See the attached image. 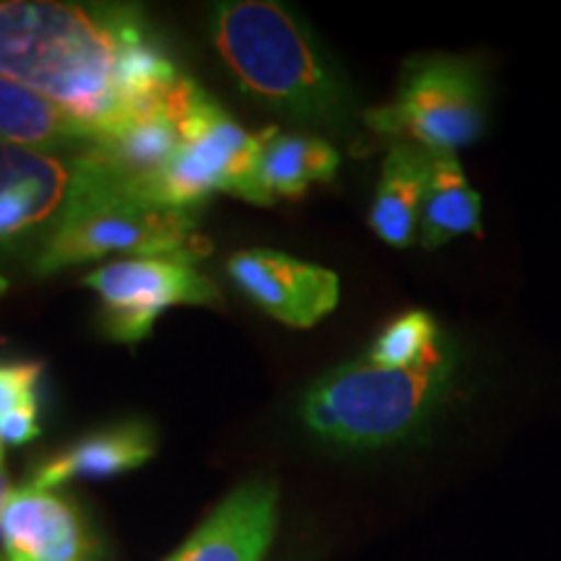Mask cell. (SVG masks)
Returning <instances> with one entry per match:
<instances>
[{
  "label": "cell",
  "mask_w": 561,
  "mask_h": 561,
  "mask_svg": "<svg viewBox=\"0 0 561 561\" xmlns=\"http://www.w3.org/2000/svg\"><path fill=\"white\" fill-rule=\"evenodd\" d=\"M0 138L45 151H87L102 144L94 125L5 76H0Z\"/></svg>",
  "instance_id": "13"
},
{
  "label": "cell",
  "mask_w": 561,
  "mask_h": 561,
  "mask_svg": "<svg viewBox=\"0 0 561 561\" xmlns=\"http://www.w3.org/2000/svg\"><path fill=\"white\" fill-rule=\"evenodd\" d=\"M198 255L201 237L193 210L159 206L123 185L73 210L30 265L34 276L47 278L107 257H172L193 263Z\"/></svg>",
  "instance_id": "5"
},
{
  "label": "cell",
  "mask_w": 561,
  "mask_h": 561,
  "mask_svg": "<svg viewBox=\"0 0 561 561\" xmlns=\"http://www.w3.org/2000/svg\"><path fill=\"white\" fill-rule=\"evenodd\" d=\"M278 525V486L252 479L237 486L170 561H263Z\"/></svg>",
  "instance_id": "11"
},
{
  "label": "cell",
  "mask_w": 561,
  "mask_h": 561,
  "mask_svg": "<svg viewBox=\"0 0 561 561\" xmlns=\"http://www.w3.org/2000/svg\"><path fill=\"white\" fill-rule=\"evenodd\" d=\"M447 339L439 333L437 322L430 312L413 310L390 322L377 335L364 359L388 369L416 367L437 351Z\"/></svg>",
  "instance_id": "17"
},
{
  "label": "cell",
  "mask_w": 561,
  "mask_h": 561,
  "mask_svg": "<svg viewBox=\"0 0 561 561\" xmlns=\"http://www.w3.org/2000/svg\"><path fill=\"white\" fill-rule=\"evenodd\" d=\"M0 561H5V559H3V557H0Z\"/></svg>",
  "instance_id": "23"
},
{
  "label": "cell",
  "mask_w": 561,
  "mask_h": 561,
  "mask_svg": "<svg viewBox=\"0 0 561 561\" xmlns=\"http://www.w3.org/2000/svg\"><path fill=\"white\" fill-rule=\"evenodd\" d=\"M123 185L100 146L45 151L0 138V255L32 261L73 210Z\"/></svg>",
  "instance_id": "4"
},
{
  "label": "cell",
  "mask_w": 561,
  "mask_h": 561,
  "mask_svg": "<svg viewBox=\"0 0 561 561\" xmlns=\"http://www.w3.org/2000/svg\"><path fill=\"white\" fill-rule=\"evenodd\" d=\"M5 561H100V546L68 496L21 486L0 520Z\"/></svg>",
  "instance_id": "10"
},
{
  "label": "cell",
  "mask_w": 561,
  "mask_h": 561,
  "mask_svg": "<svg viewBox=\"0 0 561 561\" xmlns=\"http://www.w3.org/2000/svg\"><path fill=\"white\" fill-rule=\"evenodd\" d=\"M210 42L252 100L320 133L354 128L356 100L331 55L297 13L271 0L216 3Z\"/></svg>",
  "instance_id": "2"
},
{
  "label": "cell",
  "mask_w": 561,
  "mask_h": 561,
  "mask_svg": "<svg viewBox=\"0 0 561 561\" xmlns=\"http://www.w3.org/2000/svg\"><path fill=\"white\" fill-rule=\"evenodd\" d=\"M11 500H13V489H11L9 473L0 468V520H3V515H5V510H9Z\"/></svg>",
  "instance_id": "20"
},
{
  "label": "cell",
  "mask_w": 561,
  "mask_h": 561,
  "mask_svg": "<svg viewBox=\"0 0 561 561\" xmlns=\"http://www.w3.org/2000/svg\"><path fill=\"white\" fill-rule=\"evenodd\" d=\"M341 167V151L318 133L263 130L257 157V191L263 206L278 198H301L318 182H331Z\"/></svg>",
  "instance_id": "15"
},
{
  "label": "cell",
  "mask_w": 561,
  "mask_h": 561,
  "mask_svg": "<svg viewBox=\"0 0 561 561\" xmlns=\"http://www.w3.org/2000/svg\"><path fill=\"white\" fill-rule=\"evenodd\" d=\"M39 409H19L0 416V442L3 445H30L39 437Z\"/></svg>",
  "instance_id": "19"
},
{
  "label": "cell",
  "mask_w": 561,
  "mask_h": 561,
  "mask_svg": "<svg viewBox=\"0 0 561 561\" xmlns=\"http://www.w3.org/2000/svg\"><path fill=\"white\" fill-rule=\"evenodd\" d=\"M157 455V432L149 421L130 419L76 439L39 462L24 486L58 491L70 481H104L138 471Z\"/></svg>",
  "instance_id": "12"
},
{
  "label": "cell",
  "mask_w": 561,
  "mask_h": 561,
  "mask_svg": "<svg viewBox=\"0 0 561 561\" xmlns=\"http://www.w3.org/2000/svg\"><path fill=\"white\" fill-rule=\"evenodd\" d=\"M100 297V328L117 343L149 339L161 312L178 305L206 307L221 297L219 286L193 263L172 257H125L100 265L83 278Z\"/></svg>",
  "instance_id": "8"
},
{
  "label": "cell",
  "mask_w": 561,
  "mask_h": 561,
  "mask_svg": "<svg viewBox=\"0 0 561 561\" xmlns=\"http://www.w3.org/2000/svg\"><path fill=\"white\" fill-rule=\"evenodd\" d=\"M157 39L136 5L0 0V76L50 96L102 140L140 117Z\"/></svg>",
  "instance_id": "1"
},
{
  "label": "cell",
  "mask_w": 561,
  "mask_h": 561,
  "mask_svg": "<svg viewBox=\"0 0 561 561\" xmlns=\"http://www.w3.org/2000/svg\"><path fill=\"white\" fill-rule=\"evenodd\" d=\"M182 144L172 164L153 180L146 198L159 206L193 210L214 193L263 206L257 157L263 133H248L206 89L195 91L178 115Z\"/></svg>",
  "instance_id": "7"
},
{
  "label": "cell",
  "mask_w": 561,
  "mask_h": 561,
  "mask_svg": "<svg viewBox=\"0 0 561 561\" xmlns=\"http://www.w3.org/2000/svg\"><path fill=\"white\" fill-rule=\"evenodd\" d=\"M5 289H9V280H5V276H0V294H5Z\"/></svg>",
  "instance_id": "21"
},
{
  "label": "cell",
  "mask_w": 561,
  "mask_h": 561,
  "mask_svg": "<svg viewBox=\"0 0 561 561\" xmlns=\"http://www.w3.org/2000/svg\"><path fill=\"white\" fill-rule=\"evenodd\" d=\"M227 276L250 305L289 328H312L341 299V280L331 268L276 250L234 252Z\"/></svg>",
  "instance_id": "9"
},
{
  "label": "cell",
  "mask_w": 561,
  "mask_h": 561,
  "mask_svg": "<svg viewBox=\"0 0 561 561\" xmlns=\"http://www.w3.org/2000/svg\"><path fill=\"white\" fill-rule=\"evenodd\" d=\"M362 123L392 144L430 153H455L476 144L486 128V96L471 58L419 55L405 60L396 100L362 112Z\"/></svg>",
  "instance_id": "6"
},
{
  "label": "cell",
  "mask_w": 561,
  "mask_h": 561,
  "mask_svg": "<svg viewBox=\"0 0 561 561\" xmlns=\"http://www.w3.org/2000/svg\"><path fill=\"white\" fill-rule=\"evenodd\" d=\"M0 468H3V442H0Z\"/></svg>",
  "instance_id": "22"
},
{
  "label": "cell",
  "mask_w": 561,
  "mask_h": 561,
  "mask_svg": "<svg viewBox=\"0 0 561 561\" xmlns=\"http://www.w3.org/2000/svg\"><path fill=\"white\" fill-rule=\"evenodd\" d=\"M453 371L450 341L409 369L377 367L367 359L341 364L305 392L301 419L322 442L348 450H380L426 424L450 388Z\"/></svg>",
  "instance_id": "3"
},
{
  "label": "cell",
  "mask_w": 561,
  "mask_h": 561,
  "mask_svg": "<svg viewBox=\"0 0 561 561\" xmlns=\"http://www.w3.org/2000/svg\"><path fill=\"white\" fill-rule=\"evenodd\" d=\"M42 364L37 362H0V416L19 409H39Z\"/></svg>",
  "instance_id": "18"
},
{
  "label": "cell",
  "mask_w": 561,
  "mask_h": 561,
  "mask_svg": "<svg viewBox=\"0 0 561 561\" xmlns=\"http://www.w3.org/2000/svg\"><path fill=\"white\" fill-rule=\"evenodd\" d=\"M468 234H481V195L468 182L455 153H434L419 242L434 250Z\"/></svg>",
  "instance_id": "16"
},
{
  "label": "cell",
  "mask_w": 561,
  "mask_h": 561,
  "mask_svg": "<svg viewBox=\"0 0 561 561\" xmlns=\"http://www.w3.org/2000/svg\"><path fill=\"white\" fill-rule=\"evenodd\" d=\"M434 153L413 144H392L369 208V227L390 248L419 242L421 208L430 185Z\"/></svg>",
  "instance_id": "14"
}]
</instances>
